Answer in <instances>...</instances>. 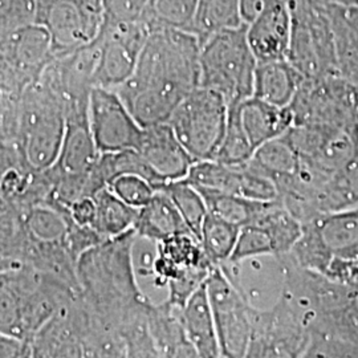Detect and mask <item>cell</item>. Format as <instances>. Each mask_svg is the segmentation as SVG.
<instances>
[{
  "label": "cell",
  "mask_w": 358,
  "mask_h": 358,
  "mask_svg": "<svg viewBox=\"0 0 358 358\" xmlns=\"http://www.w3.org/2000/svg\"><path fill=\"white\" fill-rule=\"evenodd\" d=\"M201 41L179 29H153L133 75L115 90L142 128L167 122L199 84Z\"/></svg>",
  "instance_id": "6da1fadb"
},
{
  "label": "cell",
  "mask_w": 358,
  "mask_h": 358,
  "mask_svg": "<svg viewBox=\"0 0 358 358\" xmlns=\"http://www.w3.org/2000/svg\"><path fill=\"white\" fill-rule=\"evenodd\" d=\"M137 241L136 231H128L92 247L77 262V282L84 306L100 325L118 334L130 322L148 316L153 304L137 282Z\"/></svg>",
  "instance_id": "7a4b0ae2"
},
{
  "label": "cell",
  "mask_w": 358,
  "mask_h": 358,
  "mask_svg": "<svg viewBox=\"0 0 358 358\" xmlns=\"http://www.w3.org/2000/svg\"><path fill=\"white\" fill-rule=\"evenodd\" d=\"M78 294L62 280L24 264L8 269L0 275V332L29 343Z\"/></svg>",
  "instance_id": "3957f363"
},
{
  "label": "cell",
  "mask_w": 358,
  "mask_h": 358,
  "mask_svg": "<svg viewBox=\"0 0 358 358\" xmlns=\"http://www.w3.org/2000/svg\"><path fill=\"white\" fill-rule=\"evenodd\" d=\"M256 66L245 24L217 31L201 44L199 84L219 93L229 105L252 97Z\"/></svg>",
  "instance_id": "277c9868"
},
{
  "label": "cell",
  "mask_w": 358,
  "mask_h": 358,
  "mask_svg": "<svg viewBox=\"0 0 358 358\" xmlns=\"http://www.w3.org/2000/svg\"><path fill=\"white\" fill-rule=\"evenodd\" d=\"M64 133V103L35 80L17 100L16 143L27 164L35 171L51 169L59 158Z\"/></svg>",
  "instance_id": "5b68a950"
},
{
  "label": "cell",
  "mask_w": 358,
  "mask_h": 358,
  "mask_svg": "<svg viewBox=\"0 0 358 358\" xmlns=\"http://www.w3.org/2000/svg\"><path fill=\"white\" fill-rule=\"evenodd\" d=\"M229 108L219 93L199 87L170 115L167 124L195 162L214 158L226 133Z\"/></svg>",
  "instance_id": "8992f818"
},
{
  "label": "cell",
  "mask_w": 358,
  "mask_h": 358,
  "mask_svg": "<svg viewBox=\"0 0 358 358\" xmlns=\"http://www.w3.org/2000/svg\"><path fill=\"white\" fill-rule=\"evenodd\" d=\"M289 109L294 125L358 129V87L340 75L303 81Z\"/></svg>",
  "instance_id": "52a82bcc"
},
{
  "label": "cell",
  "mask_w": 358,
  "mask_h": 358,
  "mask_svg": "<svg viewBox=\"0 0 358 358\" xmlns=\"http://www.w3.org/2000/svg\"><path fill=\"white\" fill-rule=\"evenodd\" d=\"M222 358H244L252 336L254 310L226 268L213 269L205 282Z\"/></svg>",
  "instance_id": "ba28073f"
},
{
  "label": "cell",
  "mask_w": 358,
  "mask_h": 358,
  "mask_svg": "<svg viewBox=\"0 0 358 358\" xmlns=\"http://www.w3.org/2000/svg\"><path fill=\"white\" fill-rule=\"evenodd\" d=\"M35 23L51 35L55 57L87 45L105 22L103 0H35Z\"/></svg>",
  "instance_id": "9c48e42d"
},
{
  "label": "cell",
  "mask_w": 358,
  "mask_h": 358,
  "mask_svg": "<svg viewBox=\"0 0 358 358\" xmlns=\"http://www.w3.org/2000/svg\"><path fill=\"white\" fill-rule=\"evenodd\" d=\"M310 333L282 296L268 310H254L252 336L244 358H300Z\"/></svg>",
  "instance_id": "30bf717a"
},
{
  "label": "cell",
  "mask_w": 358,
  "mask_h": 358,
  "mask_svg": "<svg viewBox=\"0 0 358 358\" xmlns=\"http://www.w3.org/2000/svg\"><path fill=\"white\" fill-rule=\"evenodd\" d=\"M150 32V27L142 19L127 23L103 22L96 38L100 47L96 87L117 90L129 80Z\"/></svg>",
  "instance_id": "8fae6325"
},
{
  "label": "cell",
  "mask_w": 358,
  "mask_h": 358,
  "mask_svg": "<svg viewBox=\"0 0 358 358\" xmlns=\"http://www.w3.org/2000/svg\"><path fill=\"white\" fill-rule=\"evenodd\" d=\"M90 125L99 153L137 149L142 128L115 90H90Z\"/></svg>",
  "instance_id": "7c38bea8"
},
{
  "label": "cell",
  "mask_w": 358,
  "mask_h": 358,
  "mask_svg": "<svg viewBox=\"0 0 358 358\" xmlns=\"http://www.w3.org/2000/svg\"><path fill=\"white\" fill-rule=\"evenodd\" d=\"M183 180L198 189L234 194L251 201L273 202L279 199L275 183L250 164L229 166L213 159L199 161L192 165Z\"/></svg>",
  "instance_id": "4fadbf2b"
},
{
  "label": "cell",
  "mask_w": 358,
  "mask_h": 358,
  "mask_svg": "<svg viewBox=\"0 0 358 358\" xmlns=\"http://www.w3.org/2000/svg\"><path fill=\"white\" fill-rule=\"evenodd\" d=\"M0 195L10 205L27 210L51 199L52 180L47 171L27 164L17 143L0 138Z\"/></svg>",
  "instance_id": "5bb4252c"
},
{
  "label": "cell",
  "mask_w": 358,
  "mask_h": 358,
  "mask_svg": "<svg viewBox=\"0 0 358 358\" xmlns=\"http://www.w3.org/2000/svg\"><path fill=\"white\" fill-rule=\"evenodd\" d=\"M136 150L152 169L158 182L157 189L186 178L195 164L167 122L143 128Z\"/></svg>",
  "instance_id": "9a60e30c"
},
{
  "label": "cell",
  "mask_w": 358,
  "mask_h": 358,
  "mask_svg": "<svg viewBox=\"0 0 358 358\" xmlns=\"http://www.w3.org/2000/svg\"><path fill=\"white\" fill-rule=\"evenodd\" d=\"M247 27V40L257 63L287 60L292 38V15L287 0H268Z\"/></svg>",
  "instance_id": "2e32d148"
},
{
  "label": "cell",
  "mask_w": 358,
  "mask_h": 358,
  "mask_svg": "<svg viewBox=\"0 0 358 358\" xmlns=\"http://www.w3.org/2000/svg\"><path fill=\"white\" fill-rule=\"evenodd\" d=\"M29 346L31 358H85L80 294L38 329Z\"/></svg>",
  "instance_id": "e0dca14e"
},
{
  "label": "cell",
  "mask_w": 358,
  "mask_h": 358,
  "mask_svg": "<svg viewBox=\"0 0 358 358\" xmlns=\"http://www.w3.org/2000/svg\"><path fill=\"white\" fill-rule=\"evenodd\" d=\"M90 103H77L65 110V133L56 164L50 169L57 176L81 174L93 169L99 150L90 125Z\"/></svg>",
  "instance_id": "ac0fdd59"
},
{
  "label": "cell",
  "mask_w": 358,
  "mask_h": 358,
  "mask_svg": "<svg viewBox=\"0 0 358 358\" xmlns=\"http://www.w3.org/2000/svg\"><path fill=\"white\" fill-rule=\"evenodd\" d=\"M199 241L190 234L171 236L155 243V256L152 263L154 280L158 285H165L182 275L199 271L214 269Z\"/></svg>",
  "instance_id": "d6986e66"
},
{
  "label": "cell",
  "mask_w": 358,
  "mask_h": 358,
  "mask_svg": "<svg viewBox=\"0 0 358 358\" xmlns=\"http://www.w3.org/2000/svg\"><path fill=\"white\" fill-rule=\"evenodd\" d=\"M241 121L254 150L284 136L294 127V115L288 108L250 97L238 103Z\"/></svg>",
  "instance_id": "ffe728a7"
},
{
  "label": "cell",
  "mask_w": 358,
  "mask_h": 358,
  "mask_svg": "<svg viewBox=\"0 0 358 358\" xmlns=\"http://www.w3.org/2000/svg\"><path fill=\"white\" fill-rule=\"evenodd\" d=\"M338 75L358 87V7L328 4Z\"/></svg>",
  "instance_id": "44dd1931"
},
{
  "label": "cell",
  "mask_w": 358,
  "mask_h": 358,
  "mask_svg": "<svg viewBox=\"0 0 358 358\" xmlns=\"http://www.w3.org/2000/svg\"><path fill=\"white\" fill-rule=\"evenodd\" d=\"M133 230L140 239L154 244L182 234L192 235L180 217L178 208L162 189H158L153 198L138 208Z\"/></svg>",
  "instance_id": "7402d4cb"
},
{
  "label": "cell",
  "mask_w": 358,
  "mask_h": 358,
  "mask_svg": "<svg viewBox=\"0 0 358 358\" xmlns=\"http://www.w3.org/2000/svg\"><path fill=\"white\" fill-rule=\"evenodd\" d=\"M185 333L201 358H222L217 328L203 285L179 309Z\"/></svg>",
  "instance_id": "603a6c76"
},
{
  "label": "cell",
  "mask_w": 358,
  "mask_h": 358,
  "mask_svg": "<svg viewBox=\"0 0 358 358\" xmlns=\"http://www.w3.org/2000/svg\"><path fill=\"white\" fill-rule=\"evenodd\" d=\"M303 78L288 60L257 63L252 97L288 108L294 101Z\"/></svg>",
  "instance_id": "cb8c5ba5"
},
{
  "label": "cell",
  "mask_w": 358,
  "mask_h": 358,
  "mask_svg": "<svg viewBox=\"0 0 358 358\" xmlns=\"http://www.w3.org/2000/svg\"><path fill=\"white\" fill-rule=\"evenodd\" d=\"M96 213L92 227L103 239H112L128 231L133 230L138 208L125 203L109 187H105L94 196Z\"/></svg>",
  "instance_id": "d4e9b609"
},
{
  "label": "cell",
  "mask_w": 358,
  "mask_h": 358,
  "mask_svg": "<svg viewBox=\"0 0 358 358\" xmlns=\"http://www.w3.org/2000/svg\"><path fill=\"white\" fill-rule=\"evenodd\" d=\"M251 224L267 231L273 244L275 259L288 255L303 234V223L279 202H268Z\"/></svg>",
  "instance_id": "484cf974"
},
{
  "label": "cell",
  "mask_w": 358,
  "mask_h": 358,
  "mask_svg": "<svg viewBox=\"0 0 358 358\" xmlns=\"http://www.w3.org/2000/svg\"><path fill=\"white\" fill-rule=\"evenodd\" d=\"M248 164L256 171L271 179L276 186V183L294 176L297 171L300 157L285 136H282L256 149Z\"/></svg>",
  "instance_id": "4316f807"
},
{
  "label": "cell",
  "mask_w": 358,
  "mask_h": 358,
  "mask_svg": "<svg viewBox=\"0 0 358 358\" xmlns=\"http://www.w3.org/2000/svg\"><path fill=\"white\" fill-rule=\"evenodd\" d=\"M243 24L239 0H196L192 34L201 44L217 31Z\"/></svg>",
  "instance_id": "83f0119b"
},
{
  "label": "cell",
  "mask_w": 358,
  "mask_h": 358,
  "mask_svg": "<svg viewBox=\"0 0 358 358\" xmlns=\"http://www.w3.org/2000/svg\"><path fill=\"white\" fill-rule=\"evenodd\" d=\"M241 227L214 214H207L202 224L199 243L214 267H223L230 263Z\"/></svg>",
  "instance_id": "f1b7e54d"
},
{
  "label": "cell",
  "mask_w": 358,
  "mask_h": 358,
  "mask_svg": "<svg viewBox=\"0 0 358 358\" xmlns=\"http://www.w3.org/2000/svg\"><path fill=\"white\" fill-rule=\"evenodd\" d=\"M198 190L202 194L210 214H214L227 222H231L241 229L247 224H251L268 203V202L251 201L243 196L227 194V192L207 190V189H198Z\"/></svg>",
  "instance_id": "f546056e"
},
{
  "label": "cell",
  "mask_w": 358,
  "mask_h": 358,
  "mask_svg": "<svg viewBox=\"0 0 358 358\" xmlns=\"http://www.w3.org/2000/svg\"><path fill=\"white\" fill-rule=\"evenodd\" d=\"M196 0H150L142 20L150 29H179L192 32Z\"/></svg>",
  "instance_id": "4dcf8cb0"
},
{
  "label": "cell",
  "mask_w": 358,
  "mask_h": 358,
  "mask_svg": "<svg viewBox=\"0 0 358 358\" xmlns=\"http://www.w3.org/2000/svg\"><path fill=\"white\" fill-rule=\"evenodd\" d=\"M81 332L85 358H127L122 337L100 325L85 307L81 309Z\"/></svg>",
  "instance_id": "1f68e13d"
},
{
  "label": "cell",
  "mask_w": 358,
  "mask_h": 358,
  "mask_svg": "<svg viewBox=\"0 0 358 358\" xmlns=\"http://www.w3.org/2000/svg\"><path fill=\"white\" fill-rule=\"evenodd\" d=\"M254 153L255 150L248 141L241 121L238 103H232L229 108V121L224 137L213 161L229 166H241L248 164Z\"/></svg>",
  "instance_id": "d6a6232c"
},
{
  "label": "cell",
  "mask_w": 358,
  "mask_h": 358,
  "mask_svg": "<svg viewBox=\"0 0 358 358\" xmlns=\"http://www.w3.org/2000/svg\"><path fill=\"white\" fill-rule=\"evenodd\" d=\"M159 189L166 192L167 195L171 198V201L178 208L180 217H183L186 226L189 227L192 235L199 241L202 224L208 214L202 194L196 187H194L183 179L164 185Z\"/></svg>",
  "instance_id": "836d02e7"
},
{
  "label": "cell",
  "mask_w": 358,
  "mask_h": 358,
  "mask_svg": "<svg viewBox=\"0 0 358 358\" xmlns=\"http://www.w3.org/2000/svg\"><path fill=\"white\" fill-rule=\"evenodd\" d=\"M26 243L22 210L7 203L0 195V256L22 263Z\"/></svg>",
  "instance_id": "e575fe53"
},
{
  "label": "cell",
  "mask_w": 358,
  "mask_h": 358,
  "mask_svg": "<svg viewBox=\"0 0 358 358\" xmlns=\"http://www.w3.org/2000/svg\"><path fill=\"white\" fill-rule=\"evenodd\" d=\"M260 256H275L272 241L267 231L260 226L247 224L239 231L229 264L236 266L243 263L244 260Z\"/></svg>",
  "instance_id": "d590c367"
},
{
  "label": "cell",
  "mask_w": 358,
  "mask_h": 358,
  "mask_svg": "<svg viewBox=\"0 0 358 358\" xmlns=\"http://www.w3.org/2000/svg\"><path fill=\"white\" fill-rule=\"evenodd\" d=\"M120 336L125 344L127 358H162L150 332L148 316L130 322Z\"/></svg>",
  "instance_id": "8d00e7d4"
},
{
  "label": "cell",
  "mask_w": 358,
  "mask_h": 358,
  "mask_svg": "<svg viewBox=\"0 0 358 358\" xmlns=\"http://www.w3.org/2000/svg\"><path fill=\"white\" fill-rule=\"evenodd\" d=\"M35 0H0V40L13 31L35 23Z\"/></svg>",
  "instance_id": "74e56055"
},
{
  "label": "cell",
  "mask_w": 358,
  "mask_h": 358,
  "mask_svg": "<svg viewBox=\"0 0 358 358\" xmlns=\"http://www.w3.org/2000/svg\"><path fill=\"white\" fill-rule=\"evenodd\" d=\"M109 189L125 203L136 208L146 205L157 192L149 180L138 176H121L109 185Z\"/></svg>",
  "instance_id": "f35d334b"
},
{
  "label": "cell",
  "mask_w": 358,
  "mask_h": 358,
  "mask_svg": "<svg viewBox=\"0 0 358 358\" xmlns=\"http://www.w3.org/2000/svg\"><path fill=\"white\" fill-rule=\"evenodd\" d=\"M150 0H103L105 22L127 23L140 20Z\"/></svg>",
  "instance_id": "ab89813d"
},
{
  "label": "cell",
  "mask_w": 358,
  "mask_h": 358,
  "mask_svg": "<svg viewBox=\"0 0 358 358\" xmlns=\"http://www.w3.org/2000/svg\"><path fill=\"white\" fill-rule=\"evenodd\" d=\"M31 356L29 343L8 333L0 332V358H27Z\"/></svg>",
  "instance_id": "60d3db41"
},
{
  "label": "cell",
  "mask_w": 358,
  "mask_h": 358,
  "mask_svg": "<svg viewBox=\"0 0 358 358\" xmlns=\"http://www.w3.org/2000/svg\"><path fill=\"white\" fill-rule=\"evenodd\" d=\"M71 217L73 222L80 226H92L94 213H96V205L93 198H84L75 202L69 207Z\"/></svg>",
  "instance_id": "b9f144b4"
},
{
  "label": "cell",
  "mask_w": 358,
  "mask_h": 358,
  "mask_svg": "<svg viewBox=\"0 0 358 358\" xmlns=\"http://www.w3.org/2000/svg\"><path fill=\"white\" fill-rule=\"evenodd\" d=\"M268 0H239L241 16L244 24H250L266 8Z\"/></svg>",
  "instance_id": "7bdbcfd3"
},
{
  "label": "cell",
  "mask_w": 358,
  "mask_h": 358,
  "mask_svg": "<svg viewBox=\"0 0 358 358\" xmlns=\"http://www.w3.org/2000/svg\"><path fill=\"white\" fill-rule=\"evenodd\" d=\"M19 266H22V263H19V262H16V260H13V259H7V257L0 256V275H1L3 272L8 271V269L16 268V267H19Z\"/></svg>",
  "instance_id": "ee69618b"
},
{
  "label": "cell",
  "mask_w": 358,
  "mask_h": 358,
  "mask_svg": "<svg viewBox=\"0 0 358 358\" xmlns=\"http://www.w3.org/2000/svg\"><path fill=\"white\" fill-rule=\"evenodd\" d=\"M328 3H334V4H344V6H357L358 0H325Z\"/></svg>",
  "instance_id": "f6af8a7d"
},
{
  "label": "cell",
  "mask_w": 358,
  "mask_h": 358,
  "mask_svg": "<svg viewBox=\"0 0 358 358\" xmlns=\"http://www.w3.org/2000/svg\"><path fill=\"white\" fill-rule=\"evenodd\" d=\"M27 358H31V356H29V357H27Z\"/></svg>",
  "instance_id": "bcb514c9"
}]
</instances>
